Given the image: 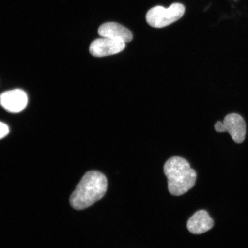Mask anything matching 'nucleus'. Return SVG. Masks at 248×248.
I'll return each instance as SVG.
<instances>
[{
	"label": "nucleus",
	"instance_id": "obj_1",
	"mask_svg": "<svg viewBox=\"0 0 248 248\" xmlns=\"http://www.w3.org/2000/svg\"><path fill=\"white\" fill-rule=\"evenodd\" d=\"M107 188L106 176L97 170H90L83 176L71 194V206L78 210L88 208L103 198Z\"/></svg>",
	"mask_w": 248,
	"mask_h": 248
},
{
	"label": "nucleus",
	"instance_id": "obj_2",
	"mask_svg": "<svg viewBox=\"0 0 248 248\" xmlns=\"http://www.w3.org/2000/svg\"><path fill=\"white\" fill-rule=\"evenodd\" d=\"M164 172L168 179L169 191L175 196L187 193L196 182V172L191 168L187 161L181 157L170 158L164 164Z\"/></svg>",
	"mask_w": 248,
	"mask_h": 248
},
{
	"label": "nucleus",
	"instance_id": "obj_3",
	"mask_svg": "<svg viewBox=\"0 0 248 248\" xmlns=\"http://www.w3.org/2000/svg\"><path fill=\"white\" fill-rule=\"evenodd\" d=\"M185 12V6L179 3H174L168 8L156 6L147 12L146 21L151 27L161 29L179 20Z\"/></svg>",
	"mask_w": 248,
	"mask_h": 248
},
{
	"label": "nucleus",
	"instance_id": "obj_4",
	"mask_svg": "<svg viewBox=\"0 0 248 248\" xmlns=\"http://www.w3.org/2000/svg\"><path fill=\"white\" fill-rule=\"evenodd\" d=\"M125 48V43L120 40L102 38L92 42L89 51L93 57L101 58L119 54Z\"/></svg>",
	"mask_w": 248,
	"mask_h": 248
},
{
	"label": "nucleus",
	"instance_id": "obj_5",
	"mask_svg": "<svg viewBox=\"0 0 248 248\" xmlns=\"http://www.w3.org/2000/svg\"><path fill=\"white\" fill-rule=\"evenodd\" d=\"M27 93L21 89H14L2 93L0 95V105L12 113L21 112L26 108L28 104Z\"/></svg>",
	"mask_w": 248,
	"mask_h": 248
},
{
	"label": "nucleus",
	"instance_id": "obj_6",
	"mask_svg": "<svg viewBox=\"0 0 248 248\" xmlns=\"http://www.w3.org/2000/svg\"><path fill=\"white\" fill-rule=\"evenodd\" d=\"M98 33L102 38L120 40L124 43L131 42L133 39L131 31L117 23L108 22L101 25Z\"/></svg>",
	"mask_w": 248,
	"mask_h": 248
},
{
	"label": "nucleus",
	"instance_id": "obj_7",
	"mask_svg": "<svg viewBox=\"0 0 248 248\" xmlns=\"http://www.w3.org/2000/svg\"><path fill=\"white\" fill-rule=\"evenodd\" d=\"M224 122L228 132L235 142L241 144L246 135V124L242 116L237 113H231L225 117Z\"/></svg>",
	"mask_w": 248,
	"mask_h": 248
},
{
	"label": "nucleus",
	"instance_id": "obj_8",
	"mask_svg": "<svg viewBox=\"0 0 248 248\" xmlns=\"http://www.w3.org/2000/svg\"><path fill=\"white\" fill-rule=\"evenodd\" d=\"M213 220L206 210L198 211L191 217L187 223L189 232L194 234H201L210 230L213 227Z\"/></svg>",
	"mask_w": 248,
	"mask_h": 248
},
{
	"label": "nucleus",
	"instance_id": "obj_9",
	"mask_svg": "<svg viewBox=\"0 0 248 248\" xmlns=\"http://www.w3.org/2000/svg\"><path fill=\"white\" fill-rule=\"evenodd\" d=\"M9 132V127L4 123L0 122V139L4 138Z\"/></svg>",
	"mask_w": 248,
	"mask_h": 248
},
{
	"label": "nucleus",
	"instance_id": "obj_10",
	"mask_svg": "<svg viewBox=\"0 0 248 248\" xmlns=\"http://www.w3.org/2000/svg\"><path fill=\"white\" fill-rule=\"evenodd\" d=\"M215 129L217 132H226V127L224 122H217L215 124Z\"/></svg>",
	"mask_w": 248,
	"mask_h": 248
}]
</instances>
